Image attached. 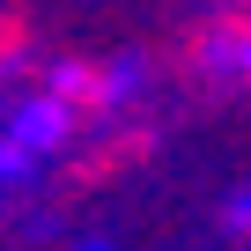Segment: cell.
Listing matches in <instances>:
<instances>
[{
  "mask_svg": "<svg viewBox=\"0 0 251 251\" xmlns=\"http://www.w3.org/2000/svg\"><path fill=\"white\" fill-rule=\"evenodd\" d=\"M67 133H74V103H67V96H52V89L23 96L15 118L0 126V185H23L45 155L67 148Z\"/></svg>",
  "mask_w": 251,
  "mask_h": 251,
  "instance_id": "1",
  "label": "cell"
},
{
  "mask_svg": "<svg viewBox=\"0 0 251 251\" xmlns=\"http://www.w3.org/2000/svg\"><path fill=\"white\" fill-rule=\"evenodd\" d=\"M141 81H148V59H141V52H118L103 74H89V103H96V111L133 103V96H141Z\"/></svg>",
  "mask_w": 251,
  "mask_h": 251,
  "instance_id": "2",
  "label": "cell"
},
{
  "mask_svg": "<svg viewBox=\"0 0 251 251\" xmlns=\"http://www.w3.org/2000/svg\"><path fill=\"white\" fill-rule=\"evenodd\" d=\"M200 67H214V74H251V30H214V37L200 45Z\"/></svg>",
  "mask_w": 251,
  "mask_h": 251,
  "instance_id": "3",
  "label": "cell"
},
{
  "mask_svg": "<svg viewBox=\"0 0 251 251\" xmlns=\"http://www.w3.org/2000/svg\"><path fill=\"white\" fill-rule=\"evenodd\" d=\"M229 229H251V192H236V200H229Z\"/></svg>",
  "mask_w": 251,
  "mask_h": 251,
  "instance_id": "4",
  "label": "cell"
},
{
  "mask_svg": "<svg viewBox=\"0 0 251 251\" xmlns=\"http://www.w3.org/2000/svg\"><path fill=\"white\" fill-rule=\"evenodd\" d=\"M74 251H118V244H111V236H89V244H74Z\"/></svg>",
  "mask_w": 251,
  "mask_h": 251,
  "instance_id": "5",
  "label": "cell"
}]
</instances>
